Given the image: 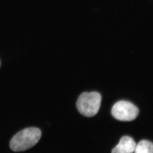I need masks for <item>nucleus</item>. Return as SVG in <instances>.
<instances>
[{"instance_id": "nucleus-1", "label": "nucleus", "mask_w": 153, "mask_h": 153, "mask_svg": "<svg viewBox=\"0 0 153 153\" xmlns=\"http://www.w3.org/2000/svg\"><path fill=\"white\" fill-rule=\"evenodd\" d=\"M41 132L38 128H26L16 133L10 140V147L14 152L27 150L36 145L41 138Z\"/></svg>"}, {"instance_id": "nucleus-2", "label": "nucleus", "mask_w": 153, "mask_h": 153, "mask_svg": "<svg viewBox=\"0 0 153 153\" xmlns=\"http://www.w3.org/2000/svg\"><path fill=\"white\" fill-rule=\"evenodd\" d=\"M102 101L100 94L93 91L82 93L76 102V108L80 114L87 117H92L99 112Z\"/></svg>"}, {"instance_id": "nucleus-3", "label": "nucleus", "mask_w": 153, "mask_h": 153, "mask_svg": "<svg viewBox=\"0 0 153 153\" xmlns=\"http://www.w3.org/2000/svg\"><path fill=\"white\" fill-rule=\"evenodd\" d=\"M111 114L115 118L123 121H130L137 117L139 109L133 104L124 100L116 102L112 108Z\"/></svg>"}, {"instance_id": "nucleus-4", "label": "nucleus", "mask_w": 153, "mask_h": 153, "mask_svg": "<svg viewBox=\"0 0 153 153\" xmlns=\"http://www.w3.org/2000/svg\"><path fill=\"white\" fill-rule=\"evenodd\" d=\"M134 140L129 136H124L121 139L118 144L114 148L111 153H133L135 149Z\"/></svg>"}, {"instance_id": "nucleus-5", "label": "nucleus", "mask_w": 153, "mask_h": 153, "mask_svg": "<svg viewBox=\"0 0 153 153\" xmlns=\"http://www.w3.org/2000/svg\"><path fill=\"white\" fill-rule=\"evenodd\" d=\"M134 153H153V143L147 140H142L136 145Z\"/></svg>"}, {"instance_id": "nucleus-6", "label": "nucleus", "mask_w": 153, "mask_h": 153, "mask_svg": "<svg viewBox=\"0 0 153 153\" xmlns=\"http://www.w3.org/2000/svg\"><path fill=\"white\" fill-rule=\"evenodd\" d=\"M0 66H1V61H0Z\"/></svg>"}]
</instances>
